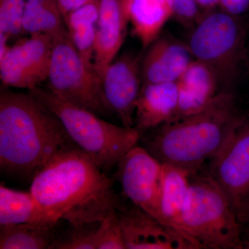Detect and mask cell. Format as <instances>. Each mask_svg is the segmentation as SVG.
<instances>
[{"mask_svg": "<svg viewBox=\"0 0 249 249\" xmlns=\"http://www.w3.org/2000/svg\"><path fill=\"white\" fill-rule=\"evenodd\" d=\"M30 191L56 222L96 224L121 207L112 181L76 145L62 149L33 177Z\"/></svg>", "mask_w": 249, "mask_h": 249, "instance_id": "cell-1", "label": "cell"}, {"mask_svg": "<svg viewBox=\"0 0 249 249\" xmlns=\"http://www.w3.org/2000/svg\"><path fill=\"white\" fill-rule=\"evenodd\" d=\"M74 145L60 119L37 98L1 90L0 167L4 173L32 178L55 154Z\"/></svg>", "mask_w": 249, "mask_h": 249, "instance_id": "cell-2", "label": "cell"}, {"mask_svg": "<svg viewBox=\"0 0 249 249\" xmlns=\"http://www.w3.org/2000/svg\"><path fill=\"white\" fill-rule=\"evenodd\" d=\"M243 117L233 93L221 92L202 111L151 129L144 147L162 163L193 176L224 150Z\"/></svg>", "mask_w": 249, "mask_h": 249, "instance_id": "cell-3", "label": "cell"}, {"mask_svg": "<svg viewBox=\"0 0 249 249\" xmlns=\"http://www.w3.org/2000/svg\"><path fill=\"white\" fill-rule=\"evenodd\" d=\"M29 93L61 121L72 142L102 170L111 169L137 145L141 133L135 127L116 125L96 114L67 102L49 88L38 87Z\"/></svg>", "mask_w": 249, "mask_h": 249, "instance_id": "cell-4", "label": "cell"}, {"mask_svg": "<svg viewBox=\"0 0 249 249\" xmlns=\"http://www.w3.org/2000/svg\"><path fill=\"white\" fill-rule=\"evenodd\" d=\"M246 29L241 18L220 9L202 12L191 29L187 45L195 60L208 65L222 92L232 93L247 58Z\"/></svg>", "mask_w": 249, "mask_h": 249, "instance_id": "cell-5", "label": "cell"}, {"mask_svg": "<svg viewBox=\"0 0 249 249\" xmlns=\"http://www.w3.org/2000/svg\"><path fill=\"white\" fill-rule=\"evenodd\" d=\"M181 218L183 231L201 249H244L240 223L209 175L191 177Z\"/></svg>", "mask_w": 249, "mask_h": 249, "instance_id": "cell-6", "label": "cell"}, {"mask_svg": "<svg viewBox=\"0 0 249 249\" xmlns=\"http://www.w3.org/2000/svg\"><path fill=\"white\" fill-rule=\"evenodd\" d=\"M48 88L62 99L101 114L107 111L101 78L85 64L72 43L67 29L53 37Z\"/></svg>", "mask_w": 249, "mask_h": 249, "instance_id": "cell-7", "label": "cell"}, {"mask_svg": "<svg viewBox=\"0 0 249 249\" xmlns=\"http://www.w3.org/2000/svg\"><path fill=\"white\" fill-rule=\"evenodd\" d=\"M209 175L227 196L240 226L249 219V119L243 117Z\"/></svg>", "mask_w": 249, "mask_h": 249, "instance_id": "cell-8", "label": "cell"}, {"mask_svg": "<svg viewBox=\"0 0 249 249\" xmlns=\"http://www.w3.org/2000/svg\"><path fill=\"white\" fill-rule=\"evenodd\" d=\"M117 166L118 177L126 196L136 206L165 224L160 211L163 163L145 147L135 145Z\"/></svg>", "mask_w": 249, "mask_h": 249, "instance_id": "cell-9", "label": "cell"}, {"mask_svg": "<svg viewBox=\"0 0 249 249\" xmlns=\"http://www.w3.org/2000/svg\"><path fill=\"white\" fill-rule=\"evenodd\" d=\"M53 37L32 34L9 47L0 58V78L6 88L32 90L48 79Z\"/></svg>", "mask_w": 249, "mask_h": 249, "instance_id": "cell-10", "label": "cell"}, {"mask_svg": "<svg viewBox=\"0 0 249 249\" xmlns=\"http://www.w3.org/2000/svg\"><path fill=\"white\" fill-rule=\"evenodd\" d=\"M142 79V63L139 57L132 53L124 54L111 62L101 77L106 107L117 116L124 127H134Z\"/></svg>", "mask_w": 249, "mask_h": 249, "instance_id": "cell-11", "label": "cell"}, {"mask_svg": "<svg viewBox=\"0 0 249 249\" xmlns=\"http://www.w3.org/2000/svg\"><path fill=\"white\" fill-rule=\"evenodd\" d=\"M126 249H200L196 241L134 205L119 210Z\"/></svg>", "mask_w": 249, "mask_h": 249, "instance_id": "cell-12", "label": "cell"}, {"mask_svg": "<svg viewBox=\"0 0 249 249\" xmlns=\"http://www.w3.org/2000/svg\"><path fill=\"white\" fill-rule=\"evenodd\" d=\"M193 60L187 44L170 36L158 37L142 62V84L177 82Z\"/></svg>", "mask_w": 249, "mask_h": 249, "instance_id": "cell-13", "label": "cell"}, {"mask_svg": "<svg viewBox=\"0 0 249 249\" xmlns=\"http://www.w3.org/2000/svg\"><path fill=\"white\" fill-rule=\"evenodd\" d=\"M129 23L126 0H100L93 67L101 78L125 38Z\"/></svg>", "mask_w": 249, "mask_h": 249, "instance_id": "cell-14", "label": "cell"}, {"mask_svg": "<svg viewBox=\"0 0 249 249\" xmlns=\"http://www.w3.org/2000/svg\"><path fill=\"white\" fill-rule=\"evenodd\" d=\"M177 83L178 109L170 123L202 111L222 92L214 72L206 64L195 59Z\"/></svg>", "mask_w": 249, "mask_h": 249, "instance_id": "cell-15", "label": "cell"}, {"mask_svg": "<svg viewBox=\"0 0 249 249\" xmlns=\"http://www.w3.org/2000/svg\"><path fill=\"white\" fill-rule=\"evenodd\" d=\"M178 106L177 82L142 84L136 103L134 127L141 133L171 122Z\"/></svg>", "mask_w": 249, "mask_h": 249, "instance_id": "cell-16", "label": "cell"}, {"mask_svg": "<svg viewBox=\"0 0 249 249\" xmlns=\"http://www.w3.org/2000/svg\"><path fill=\"white\" fill-rule=\"evenodd\" d=\"M31 191H16L0 186V225L32 224L56 225Z\"/></svg>", "mask_w": 249, "mask_h": 249, "instance_id": "cell-17", "label": "cell"}, {"mask_svg": "<svg viewBox=\"0 0 249 249\" xmlns=\"http://www.w3.org/2000/svg\"><path fill=\"white\" fill-rule=\"evenodd\" d=\"M191 177V174L182 168L163 163L160 191L162 217L165 224L184 233L181 217Z\"/></svg>", "mask_w": 249, "mask_h": 249, "instance_id": "cell-18", "label": "cell"}, {"mask_svg": "<svg viewBox=\"0 0 249 249\" xmlns=\"http://www.w3.org/2000/svg\"><path fill=\"white\" fill-rule=\"evenodd\" d=\"M132 32L143 48L158 38L172 18L166 0H126Z\"/></svg>", "mask_w": 249, "mask_h": 249, "instance_id": "cell-19", "label": "cell"}, {"mask_svg": "<svg viewBox=\"0 0 249 249\" xmlns=\"http://www.w3.org/2000/svg\"><path fill=\"white\" fill-rule=\"evenodd\" d=\"M55 226L32 224L0 225V249H50L55 240Z\"/></svg>", "mask_w": 249, "mask_h": 249, "instance_id": "cell-20", "label": "cell"}, {"mask_svg": "<svg viewBox=\"0 0 249 249\" xmlns=\"http://www.w3.org/2000/svg\"><path fill=\"white\" fill-rule=\"evenodd\" d=\"M23 31L32 34H45L52 37L66 31L58 6L26 3Z\"/></svg>", "mask_w": 249, "mask_h": 249, "instance_id": "cell-21", "label": "cell"}, {"mask_svg": "<svg viewBox=\"0 0 249 249\" xmlns=\"http://www.w3.org/2000/svg\"><path fill=\"white\" fill-rule=\"evenodd\" d=\"M106 219L102 222L81 227H72L70 235L60 241L55 240L50 249H98L106 226Z\"/></svg>", "mask_w": 249, "mask_h": 249, "instance_id": "cell-22", "label": "cell"}, {"mask_svg": "<svg viewBox=\"0 0 249 249\" xmlns=\"http://www.w3.org/2000/svg\"><path fill=\"white\" fill-rule=\"evenodd\" d=\"M97 25L98 23L80 22L67 27L75 48L85 64L93 70Z\"/></svg>", "mask_w": 249, "mask_h": 249, "instance_id": "cell-23", "label": "cell"}, {"mask_svg": "<svg viewBox=\"0 0 249 249\" xmlns=\"http://www.w3.org/2000/svg\"><path fill=\"white\" fill-rule=\"evenodd\" d=\"M26 3V0H0V34L10 39L22 32Z\"/></svg>", "mask_w": 249, "mask_h": 249, "instance_id": "cell-24", "label": "cell"}, {"mask_svg": "<svg viewBox=\"0 0 249 249\" xmlns=\"http://www.w3.org/2000/svg\"><path fill=\"white\" fill-rule=\"evenodd\" d=\"M166 2L172 18L190 30L196 25L202 14L196 0H166Z\"/></svg>", "mask_w": 249, "mask_h": 249, "instance_id": "cell-25", "label": "cell"}, {"mask_svg": "<svg viewBox=\"0 0 249 249\" xmlns=\"http://www.w3.org/2000/svg\"><path fill=\"white\" fill-rule=\"evenodd\" d=\"M98 249H126L119 211L108 216L106 219V229L98 244Z\"/></svg>", "mask_w": 249, "mask_h": 249, "instance_id": "cell-26", "label": "cell"}, {"mask_svg": "<svg viewBox=\"0 0 249 249\" xmlns=\"http://www.w3.org/2000/svg\"><path fill=\"white\" fill-rule=\"evenodd\" d=\"M219 9L231 16L241 18L249 11V0H219Z\"/></svg>", "mask_w": 249, "mask_h": 249, "instance_id": "cell-27", "label": "cell"}, {"mask_svg": "<svg viewBox=\"0 0 249 249\" xmlns=\"http://www.w3.org/2000/svg\"><path fill=\"white\" fill-rule=\"evenodd\" d=\"M91 0H57L59 10L63 19L75 10L81 7Z\"/></svg>", "mask_w": 249, "mask_h": 249, "instance_id": "cell-28", "label": "cell"}, {"mask_svg": "<svg viewBox=\"0 0 249 249\" xmlns=\"http://www.w3.org/2000/svg\"><path fill=\"white\" fill-rule=\"evenodd\" d=\"M202 12L219 9V0H196Z\"/></svg>", "mask_w": 249, "mask_h": 249, "instance_id": "cell-29", "label": "cell"}, {"mask_svg": "<svg viewBox=\"0 0 249 249\" xmlns=\"http://www.w3.org/2000/svg\"><path fill=\"white\" fill-rule=\"evenodd\" d=\"M245 227L246 229V233L247 235L245 237H242L243 240L244 249H249V219L243 225L241 226V228Z\"/></svg>", "mask_w": 249, "mask_h": 249, "instance_id": "cell-30", "label": "cell"}, {"mask_svg": "<svg viewBox=\"0 0 249 249\" xmlns=\"http://www.w3.org/2000/svg\"><path fill=\"white\" fill-rule=\"evenodd\" d=\"M27 2L37 3V4L45 5H57V0H26Z\"/></svg>", "mask_w": 249, "mask_h": 249, "instance_id": "cell-31", "label": "cell"}]
</instances>
